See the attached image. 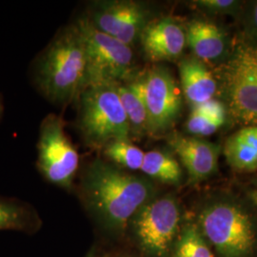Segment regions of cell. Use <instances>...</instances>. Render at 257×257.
<instances>
[{
  "label": "cell",
  "mask_w": 257,
  "mask_h": 257,
  "mask_svg": "<svg viewBox=\"0 0 257 257\" xmlns=\"http://www.w3.org/2000/svg\"><path fill=\"white\" fill-rule=\"evenodd\" d=\"M117 83H90L79 94L78 128L85 143L99 150L112 140H131Z\"/></svg>",
  "instance_id": "obj_3"
},
{
  "label": "cell",
  "mask_w": 257,
  "mask_h": 257,
  "mask_svg": "<svg viewBox=\"0 0 257 257\" xmlns=\"http://www.w3.org/2000/svg\"><path fill=\"white\" fill-rule=\"evenodd\" d=\"M87 18L99 31L131 47L150 22L145 6L130 0L96 2Z\"/></svg>",
  "instance_id": "obj_10"
},
{
  "label": "cell",
  "mask_w": 257,
  "mask_h": 257,
  "mask_svg": "<svg viewBox=\"0 0 257 257\" xmlns=\"http://www.w3.org/2000/svg\"><path fill=\"white\" fill-rule=\"evenodd\" d=\"M139 39L145 55L154 62L175 61L187 45L185 29L172 18L150 21Z\"/></svg>",
  "instance_id": "obj_12"
},
{
  "label": "cell",
  "mask_w": 257,
  "mask_h": 257,
  "mask_svg": "<svg viewBox=\"0 0 257 257\" xmlns=\"http://www.w3.org/2000/svg\"><path fill=\"white\" fill-rule=\"evenodd\" d=\"M223 90L232 117L257 126V46H236L224 70Z\"/></svg>",
  "instance_id": "obj_6"
},
{
  "label": "cell",
  "mask_w": 257,
  "mask_h": 257,
  "mask_svg": "<svg viewBox=\"0 0 257 257\" xmlns=\"http://www.w3.org/2000/svg\"><path fill=\"white\" fill-rule=\"evenodd\" d=\"M223 153L233 170L247 173L257 171V126H246L230 136Z\"/></svg>",
  "instance_id": "obj_15"
},
{
  "label": "cell",
  "mask_w": 257,
  "mask_h": 257,
  "mask_svg": "<svg viewBox=\"0 0 257 257\" xmlns=\"http://www.w3.org/2000/svg\"><path fill=\"white\" fill-rule=\"evenodd\" d=\"M27 220V211L23 207L0 198V230H22Z\"/></svg>",
  "instance_id": "obj_20"
},
{
  "label": "cell",
  "mask_w": 257,
  "mask_h": 257,
  "mask_svg": "<svg viewBox=\"0 0 257 257\" xmlns=\"http://www.w3.org/2000/svg\"><path fill=\"white\" fill-rule=\"evenodd\" d=\"M193 109L199 110L200 112H202L203 114L211 117L212 119L219 120L223 122L226 121V117H227L226 106L222 102L215 100L213 98L198 106L193 107Z\"/></svg>",
  "instance_id": "obj_23"
},
{
  "label": "cell",
  "mask_w": 257,
  "mask_h": 257,
  "mask_svg": "<svg viewBox=\"0 0 257 257\" xmlns=\"http://www.w3.org/2000/svg\"><path fill=\"white\" fill-rule=\"evenodd\" d=\"M1 111H2V106H1V102H0V114H1Z\"/></svg>",
  "instance_id": "obj_26"
},
{
  "label": "cell",
  "mask_w": 257,
  "mask_h": 257,
  "mask_svg": "<svg viewBox=\"0 0 257 257\" xmlns=\"http://www.w3.org/2000/svg\"><path fill=\"white\" fill-rule=\"evenodd\" d=\"M249 36L257 40V1L254 2L248 19Z\"/></svg>",
  "instance_id": "obj_24"
},
{
  "label": "cell",
  "mask_w": 257,
  "mask_h": 257,
  "mask_svg": "<svg viewBox=\"0 0 257 257\" xmlns=\"http://www.w3.org/2000/svg\"><path fill=\"white\" fill-rule=\"evenodd\" d=\"M199 230L222 257H248L255 245L250 216L232 201L208 204L199 215Z\"/></svg>",
  "instance_id": "obj_4"
},
{
  "label": "cell",
  "mask_w": 257,
  "mask_h": 257,
  "mask_svg": "<svg viewBox=\"0 0 257 257\" xmlns=\"http://www.w3.org/2000/svg\"><path fill=\"white\" fill-rule=\"evenodd\" d=\"M128 83L145 104L149 133L158 136L172 128L180 115L182 97L171 72L165 67L156 66Z\"/></svg>",
  "instance_id": "obj_7"
},
{
  "label": "cell",
  "mask_w": 257,
  "mask_h": 257,
  "mask_svg": "<svg viewBox=\"0 0 257 257\" xmlns=\"http://www.w3.org/2000/svg\"><path fill=\"white\" fill-rule=\"evenodd\" d=\"M37 81L47 97L69 103L78 97L88 83V61L82 36L76 25L55 37L39 58Z\"/></svg>",
  "instance_id": "obj_2"
},
{
  "label": "cell",
  "mask_w": 257,
  "mask_h": 257,
  "mask_svg": "<svg viewBox=\"0 0 257 257\" xmlns=\"http://www.w3.org/2000/svg\"><path fill=\"white\" fill-rule=\"evenodd\" d=\"M104 156L115 166L130 171L140 170L145 153L130 140H112L103 148Z\"/></svg>",
  "instance_id": "obj_18"
},
{
  "label": "cell",
  "mask_w": 257,
  "mask_h": 257,
  "mask_svg": "<svg viewBox=\"0 0 257 257\" xmlns=\"http://www.w3.org/2000/svg\"><path fill=\"white\" fill-rule=\"evenodd\" d=\"M38 168L52 183L70 188L79 165V156L66 135L60 116L49 114L40 127Z\"/></svg>",
  "instance_id": "obj_9"
},
{
  "label": "cell",
  "mask_w": 257,
  "mask_h": 257,
  "mask_svg": "<svg viewBox=\"0 0 257 257\" xmlns=\"http://www.w3.org/2000/svg\"><path fill=\"white\" fill-rule=\"evenodd\" d=\"M178 69L184 96L192 108L213 98L217 84L202 60L195 56L184 58Z\"/></svg>",
  "instance_id": "obj_13"
},
{
  "label": "cell",
  "mask_w": 257,
  "mask_h": 257,
  "mask_svg": "<svg viewBox=\"0 0 257 257\" xmlns=\"http://www.w3.org/2000/svg\"><path fill=\"white\" fill-rule=\"evenodd\" d=\"M224 124L225 122L212 119L193 108L186 122V130L192 137L201 138L213 135Z\"/></svg>",
  "instance_id": "obj_21"
},
{
  "label": "cell",
  "mask_w": 257,
  "mask_h": 257,
  "mask_svg": "<svg viewBox=\"0 0 257 257\" xmlns=\"http://www.w3.org/2000/svg\"><path fill=\"white\" fill-rule=\"evenodd\" d=\"M170 147L174 150L192 182L207 179L217 170L222 148L202 138L174 134L168 138Z\"/></svg>",
  "instance_id": "obj_11"
},
{
  "label": "cell",
  "mask_w": 257,
  "mask_h": 257,
  "mask_svg": "<svg viewBox=\"0 0 257 257\" xmlns=\"http://www.w3.org/2000/svg\"><path fill=\"white\" fill-rule=\"evenodd\" d=\"M172 257H214L198 227L188 225L175 245Z\"/></svg>",
  "instance_id": "obj_19"
},
{
  "label": "cell",
  "mask_w": 257,
  "mask_h": 257,
  "mask_svg": "<svg viewBox=\"0 0 257 257\" xmlns=\"http://www.w3.org/2000/svg\"><path fill=\"white\" fill-rule=\"evenodd\" d=\"M140 170L155 180L171 185L179 183L183 175L179 162L174 156L156 150L145 154Z\"/></svg>",
  "instance_id": "obj_17"
},
{
  "label": "cell",
  "mask_w": 257,
  "mask_h": 257,
  "mask_svg": "<svg viewBox=\"0 0 257 257\" xmlns=\"http://www.w3.org/2000/svg\"><path fill=\"white\" fill-rule=\"evenodd\" d=\"M117 91L128 119L131 140L150 134L147 110L138 91L128 82L117 83Z\"/></svg>",
  "instance_id": "obj_16"
},
{
  "label": "cell",
  "mask_w": 257,
  "mask_h": 257,
  "mask_svg": "<svg viewBox=\"0 0 257 257\" xmlns=\"http://www.w3.org/2000/svg\"><path fill=\"white\" fill-rule=\"evenodd\" d=\"M185 34L187 45L203 62L220 58L227 50L226 34L210 21L193 20L185 28Z\"/></svg>",
  "instance_id": "obj_14"
},
{
  "label": "cell",
  "mask_w": 257,
  "mask_h": 257,
  "mask_svg": "<svg viewBox=\"0 0 257 257\" xmlns=\"http://www.w3.org/2000/svg\"><path fill=\"white\" fill-rule=\"evenodd\" d=\"M250 196H251V199H252V201L254 202V204L257 206V191H254V192H252L251 194H250Z\"/></svg>",
  "instance_id": "obj_25"
},
{
  "label": "cell",
  "mask_w": 257,
  "mask_h": 257,
  "mask_svg": "<svg viewBox=\"0 0 257 257\" xmlns=\"http://www.w3.org/2000/svg\"><path fill=\"white\" fill-rule=\"evenodd\" d=\"M181 219L180 208L174 196L154 197L136 213L130 222L141 248L152 257L169 252Z\"/></svg>",
  "instance_id": "obj_8"
},
{
  "label": "cell",
  "mask_w": 257,
  "mask_h": 257,
  "mask_svg": "<svg viewBox=\"0 0 257 257\" xmlns=\"http://www.w3.org/2000/svg\"><path fill=\"white\" fill-rule=\"evenodd\" d=\"M82 193L96 217L115 231L124 230L136 213L155 197L154 185L149 180L100 159L86 169Z\"/></svg>",
  "instance_id": "obj_1"
},
{
  "label": "cell",
  "mask_w": 257,
  "mask_h": 257,
  "mask_svg": "<svg viewBox=\"0 0 257 257\" xmlns=\"http://www.w3.org/2000/svg\"><path fill=\"white\" fill-rule=\"evenodd\" d=\"M84 40L88 61V83L133 80L135 55L132 47L110 37L81 18L75 24Z\"/></svg>",
  "instance_id": "obj_5"
},
{
  "label": "cell",
  "mask_w": 257,
  "mask_h": 257,
  "mask_svg": "<svg viewBox=\"0 0 257 257\" xmlns=\"http://www.w3.org/2000/svg\"><path fill=\"white\" fill-rule=\"evenodd\" d=\"M199 8L211 14H233L239 8L240 2L234 0H197L194 1Z\"/></svg>",
  "instance_id": "obj_22"
}]
</instances>
